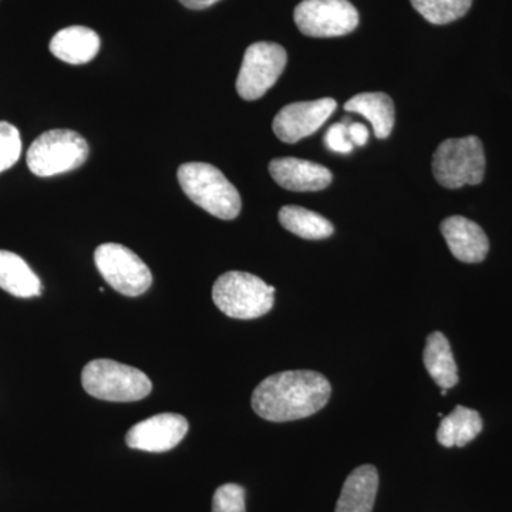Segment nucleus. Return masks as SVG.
Listing matches in <instances>:
<instances>
[{
    "mask_svg": "<svg viewBox=\"0 0 512 512\" xmlns=\"http://www.w3.org/2000/svg\"><path fill=\"white\" fill-rule=\"evenodd\" d=\"M424 366L431 379L441 389H451L458 383V369L453 350L444 333L433 332L427 336L423 353Z\"/></svg>",
    "mask_w": 512,
    "mask_h": 512,
    "instance_id": "nucleus-18",
    "label": "nucleus"
},
{
    "mask_svg": "<svg viewBox=\"0 0 512 512\" xmlns=\"http://www.w3.org/2000/svg\"><path fill=\"white\" fill-rule=\"evenodd\" d=\"M288 55L278 43L256 42L248 47L237 79L239 97L247 101L261 99L284 73Z\"/></svg>",
    "mask_w": 512,
    "mask_h": 512,
    "instance_id": "nucleus-8",
    "label": "nucleus"
},
{
    "mask_svg": "<svg viewBox=\"0 0 512 512\" xmlns=\"http://www.w3.org/2000/svg\"><path fill=\"white\" fill-rule=\"evenodd\" d=\"M433 174L437 183L448 190L483 183L485 154L480 138L467 136L443 141L433 156Z\"/></svg>",
    "mask_w": 512,
    "mask_h": 512,
    "instance_id": "nucleus-5",
    "label": "nucleus"
},
{
    "mask_svg": "<svg viewBox=\"0 0 512 512\" xmlns=\"http://www.w3.org/2000/svg\"><path fill=\"white\" fill-rule=\"evenodd\" d=\"M325 144L333 153H352L353 144L349 138L348 124H333V126L329 128L328 133H326Z\"/></svg>",
    "mask_w": 512,
    "mask_h": 512,
    "instance_id": "nucleus-24",
    "label": "nucleus"
},
{
    "mask_svg": "<svg viewBox=\"0 0 512 512\" xmlns=\"http://www.w3.org/2000/svg\"><path fill=\"white\" fill-rule=\"evenodd\" d=\"M212 512H247L244 487L224 484L217 488L212 497Z\"/></svg>",
    "mask_w": 512,
    "mask_h": 512,
    "instance_id": "nucleus-23",
    "label": "nucleus"
},
{
    "mask_svg": "<svg viewBox=\"0 0 512 512\" xmlns=\"http://www.w3.org/2000/svg\"><path fill=\"white\" fill-rule=\"evenodd\" d=\"M178 183L188 198L212 217L231 221L241 212V195L214 165L187 163L178 168Z\"/></svg>",
    "mask_w": 512,
    "mask_h": 512,
    "instance_id": "nucleus-2",
    "label": "nucleus"
},
{
    "mask_svg": "<svg viewBox=\"0 0 512 512\" xmlns=\"http://www.w3.org/2000/svg\"><path fill=\"white\" fill-rule=\"evenodd\" d=\"M89 153V144L76 131L50 130L33 141L26 161L37 177H53L82 167Z\"/></svg>",
    "mask_w": 512,
    "mask_h": 512,
    "instance_id": "nucleus-6",
    "label": "nucleus"
},
{
    "mask_svg": "<svg viewBox=\"0 0 512 512\" xmlns=\"http://www.w3.org/2000/svg\"><path fill=\"white\" fill-rule=\"evenodd\" d=\"M82 384L86 393L104 402H138L153 390L146 373L109 359L87 363L82 372Z\"/></svg>",
    "mask_w": 512,
    "mask_h": 512,
    "instance_id": "nucleus-4",
    "label": "nucleus"
},
{
    "mask_svg": "<svg viewBox=\"0 0 512 512\" xmlns=\"http://www.w3.org/2000/svg\"><path fill=\"white\" fill-rule=\"evenodd\" d=\"M440 229L451 254L464 264H480L490 251V241L484 229L466 217H448L441 222Z\"/></svg>",
    "mask_w": 512,
    "mask_h": 512,
    "instance_id": "nucleus-12",
    "label": "nucleus"
},
{
    "mask_svg": "<svg viewBox=\"0 0 512 512\" xmlns=\"http://www.w3.org/2000/svg\"><path fill=\"white\" fill-rule=\"evenodd\" d=\"M279 222L286 231L292 232L296 237L311 239V241L329 238L335 232L332 222L318 212L296 207V205H286L281 208Z\"/></svg>",
    "mask_w": 512,
    "mask_h": 512,
    "instance_id": "nucleus-20",
    "label": "nucleus"
},
{
    "mask_svg": "<svg viewBox=\"0 0 512 512\" xmlns=\"http://www.w3.org/2000/svg\"><path fill=\"white\" fill-rule=\"evenodd\" d=\"M269 173L276 184L295 192L325 190L333 180L328 168L295 157L275 158L269 164Z\"/></svg>",
    "mask_w": 512,
    "mask_h": 512,
    "instance_id": "nucleus-13",
    "label": "nucleus"
},
{
    "mask_svg": "<svg viewBox=\"0 0 512 512\" xmlns=\"http://www.w3.org/2000/svg\"><path fill=\"white\" fill-rule=\"evenodd\" d=\"M413 8L433 25H448L467 15L473 0H410Z\"/></svg>",
    "mask_w": 512,
    "mask_h": 512,
    "instance_id": "nucleus-21",
    "label": "nucleus"
},
{
    "mask_svg": "<svg viewBox=\"0 0 512 512\" xmlns=\"http://www.w3.org/2000/svg\"><path fill=\"white\" fill-rule=\"evenodd\" d=\"M94 262L104 281L121 295L130 298L143 295L153 284L150 268L124 245H100L94 252Z\"/></svg>",
    "mask_w": 512,
    "mask_h": 512,
    "instance_id": "nucleus-7",
    "label": "nucleus"
},
{
    "mask_svg": "<svg viewBox=\"0 0 512 512\" xmlns=\"http://www.w3.org/2000/svg\"><path fill=\"white\" fill-rule=\"evenodd\" d=\"M447 389H441V396H446Z\"/></svg>",
    "mask_w": 512,
    "mask_h": 512,
    "instance_id": "nucleus-27",
    "label": "nucleus"
},
{
    "mask_svg": "<svg viewBox=\"0 0 512 512\" xmlns=\"http://www.w3.org/2000/svg\"><path fill=\"white\" fill-rule=\"evenodd\" d=\"M379 473L375 466L365 464L357 467L346 478L335 512H373Z\"/></svg>",
    "mask_w": 512,
    "mask_h": 512,
    "instance_id": "nucleus-14",
    "label": "nucleus"
},
{
    "mask_svg": "<svg viewBox=\"0 0 512 512\" xmlns=\"http://www.w3.org/2000/svg\"><path fill=\"white\" fill-rule=\"evenodd\" d=\"M22 154V138L18 128L8 121H0V173L18 163Z\"/></svg>",
    "mask_w": 512,
    "mask_h": 512,
    "instance_id": "nucleus-22",
    "label": "nucleus"
},
{
    "mask_svg": "<svg viewBox=\"0 0 512 512\" xmlns=\"http://www.w3.org/2000/svg\"><path fill=\"white\" fill-rule=\"evenodd\" d=\"M181 5H184L185 8L192 10H202L211 8L215 3L221 2V0H178Z\"/></svg>",
    "mask_w": 512,
    "mask_h": 512,
    "instance_id": "nucleus-26",
    "label": "nucleus"
},
{
    "mask_svg": "<svg viewBox=\"0 0 512 512\" xmlns=\"http://www.w3.org/2000/svg\"><path fill=\"white\" fill-rule=\"evenodd\" d=\"M345 110L366 117L375 136L384 140L392 134L396 111L392 97L384 93H360L346 101Z\"/></svg>",
    "mask_w": 512,
    "mask_h": 512,
    "instance_id": "nucleus-17",
    "label": "nucleus"
},
{
    "mask_svg": "<svg viewBox=\"0 0 512 512\" xmlns=\"http://www.w3.org/2000/svg\"><path fill=\"white\" fill-rule=\"evenodd\" d=\"M293 18L303 35L320 39L349 35L359 25V12L349 0H303Z\"/></svg>",
    "mask_w": 512,
    "mask_h": 512,
    "instance_id": "nucleus-9",
    "label": "nucleus"
},
{
    "mask_svg": "<svg viewBox=\"0 0 512 512\" xmlns=\"http://www.w3.org/2000/svg\"><path fill=\"white\" fill-rule=\"evenodd\" d=\"M274 295V286L248 272H225L212 286L215 306L232 319L261 318L274 308Z\"/></svg>",
    "mask_w": 512,
    "mask_h": 512,
    "instance_id": "nucleus-3",
    "label": "nucleus"
},
{
    "mask_svg": "<svg viewBox=\"0 0 512 512\" xmlns=\"http://www.w3.org/2000/svg\"><path fill=\"white\" fill-rule=\"evenodd\" d=\"M332 386L312 370H291L266 377L252 393V409L264 420L286 423L306 419L328 404Z\"/></svg>",
    "mask_w": 512,
    "mask_h": 512,
    "instance_id": "nucleus-1",
    "label": "nucleus"
},
{
    "mask_svg": "<svg viewBox=\"0 0 512 512\" xmlns=\"http://www.w3.org/2000/svg\"><path fill=\"white\" fill-rule=\"evenodd\" d=\"M188 427V420L181 414H157L131 427L126 444L133 450L167 453L184 440Z\"/></svg>",
    "mask_w": 512,
    "mask_h": 512,
    "instance_id": "nucleus-11",
    "label": "nucleus"
},
{
    "mask_svg": "<svg viewBox=\"0 0 512 512\" xmlns=\"http://www.w3.org/2000/svg\"><path fill=\"white\" fill-rule=\"evenodd\" d=\"M483 431V419L476 410L457 406L447 417L441 420L437 430V441L441 446L466 447L470 441L477 439Z\"/></svg>",
    "mask_w": 512,
    "mask_h": 512,
    "instance_id": "nucleus-19",
    "label": "nucleus"
},
{
    "mask_svg": "<svg viewBox=\"0 0 512 512\" xmlns=\"http://www.w3.org/2000/svg\"><path fill=\"white\" fill-rule=\"evenodd\" d=\"M100 46V37L94 30L70 26L53 36L50 52L64 63L86 64L97 56Z\"/></svg>",
    "mask_w": 512,
    "mask_h": 512,
    "instance_id": "nucleus-15",
    "label": "nucleus"
},
{
    "mask_svg": "<svg viewBox=\"0 0 512 512\" xmlns=\"http://www.w3.org/2000/svg\"><path fill=\"white\" fill-rule=\"evenodd\" d=\"M348 133L353 146L363 147L366 146L367 141H369V130H367L365 124L350 123Z\"/></svg>",
    "mask_w": 512,
    "mask_h": 512,
    "instance_id": "nucleus-25",
    "label": "nucleus"
},
{
    "mask_svg": "<svg viewBox=\"0 0 512 512\" xmlns=\"http://www.w3.org/2000/svg\"><path fill=\"white\" fill-rule=\"evenodd\" d=\"M336 107H338L336 100L329 97L288 104L276 114L272 128L279 140L295 144L302 138L316 133L335 113Z\"/></svg>",
    "mask_w": 512,
    "mask_h": 512,
    "instance_id": "nucleus-10",
    "label": "nucleus"
},
{
    "mask_svg": "<svg viewBox=\"0 0 512 512\" xmlns=\"http://www.w3.org/2000/svg\"><path fill=\"white\" fill-rule=\"evenodd\" d=\"M0 288L16 298H33L42 293V282L25 259L0 249Z\"/></svg>",
    "mask_w": 512,
    "mask_h": 512,
    "instance_id": "nucleus-16",
    "label": "nucleus"
}]
</instances>
